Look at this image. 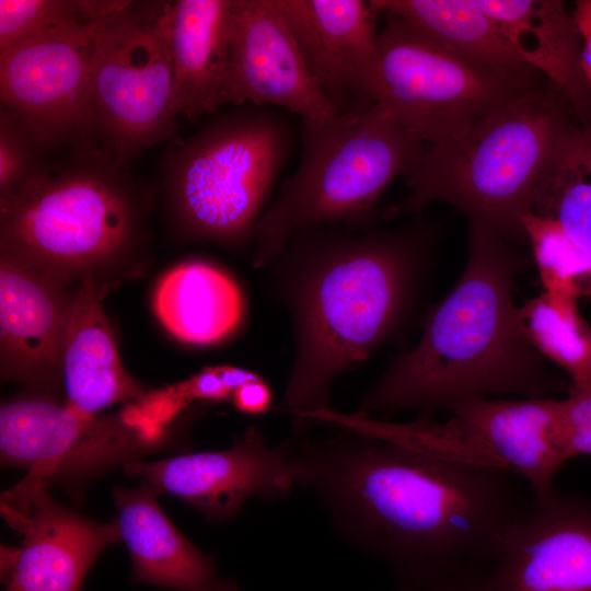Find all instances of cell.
Wrapping results in <instances>:
<instances>
[{
  "label": "cell",
  "instance_id": "1",
  "mask_svg": "<svg viewBox=\"0 0 591 591\" xmlns=\"http://www.w3.org/2000/svg\"><path fill=\"white\" fill-rule=\"evenodd\" d=\"M303 473L345 534L407 581L488 567L532 494L515 474L344 434L298 444Z\"/></svg>",
  "mask_w": 591,
  "mask_h": 591
},
{
  "label": "cell",
  "instance_id": "2",
  "mask_svg": "<svg viewBox=\"0 0 591 591\" xmlns=\"http://www.w3.org/2000/svg\"><path fill=\"white\" fill-rule=\"evenodd\" d=\"M438 234L437 223L419 219L393 231L315 227L296 233L268 266L269 290L293 325L280 407L294 430L332 408L331 386L341 372L403 329Z\"/></svg>",
  "mask_w": 591,
  "mask_h": 591
},
{
  "label": "cell",
  "instance_id": "3",
  "mask_svg": "<svg viewBox=\"0 0 591 591\" xmlns=\"http://www.w3.org/2000/svg\"><path fill=\"white\" fill-rule=\"evenodd\" d=\"M468 258L453 290L428 313L419 341L398 354L356 413L439 409L495 395L549 397L570 382L551 373L515 322V274L525 259L513 242L470 224Z\"/></svg>",
  "mask_w": 591,
  "mask_h": 591
},
{
  "label": "cell",
  "instance_id": "4",
  "mask_svg": "<svg viewBox=\"0 0 591 591\" xmlns=\"http://www.w3.org/2000/svg\"><path fill=\"white\" fill-rule=\"evenodd\" d=\"M69 152L0 198V248L78 283L141 245L157 188L101 146Z\"/></svg>",
  "mask_w": 591,
  "mask_h": 591
},
{
  "label": "cell",
  "instance_id": "5",
  "mask_svg": "<svg viewBox=\"0 0 591 591\" xmlns=\"http://www.w3.org/2000/svg\"><path fill=\"white\" fill-rule=\"evenodd\" d=\"M547 82L497 108L464 136L425 147L405 177L407 196L382 218L420 213L433 202L462 212L470 224L515 243L526 241L522 217L540 177L577 123Z\"/></svg>",
  "mask_w": 591,
  "mask_h": 591
},
{
  "label": "cell",
  "instance_id": "6",
  "mask_svg": "<svg viewBox=\"0 0 591 591\" xmlns=\"http://www.w3.org/2000/svg\"><path fill=\"white\" fill-rule=\"evenodd\" d=\"M424 148L376 102L326 121L302 120L298 167L255 227L253 266L268 267L305 229L373 227L382 218V195L414 170Z\"/></svg>",
  "mask_w": 591,
  "mask_h": 591
},
{
  "label": "cell",
  "instance_id": "7",
  "mask_svg": "<svg viewBox=\"0 0 591 591\" xmlns=\"http://www.w3.org/2000/svg\"><path fill=\"white\" fill-rule=\"evenodd\" d=\"M186 139L161 163L173 231L188 242L253 246L255 227L291 151L286 120L267 107L236 106Z\"/></svg>",
  "mask_w": 591,
  "mask_h": 591
},
{
  "label": "cell",
  "instance_id": "8",
  "mask_svg": "<svg viewBox=\"0 0 591 591\" xmlns=\"http://www.w3.org/2000/svg\"><path fill=\"white\" fill-rule=\"evenodd\" d=\"M448 412L452 417L443 422L418 418L398 424L335 410L331 422L437 457L509 471L526 484L535 499L555 490V476L570 460L561 399L485 397L456 404Z\"/></svg>",
  "mask_w": 591,
  "mask_h": 591
},
{
  "label": "cell",
  "instance_id": "9",
  "mask_svg": "<svg viewBox=\"0 0 591 591\" xmlns=\"http://www.w3.org/2000/svg\"><path fill=\"white\" fill-rule=\"evenodd\" d=\"M170 1H129L97 27L89 103L101 147L131 165L174 138L173 66L167 37Z\"/></svg>",
  "mask_w": 591,
  "mask_h": 591
},
{
  "label": "cell",
  "instance_id": "10",
  "mask_svg": "<svg viewBox=\"0 0 591 591\" xmlns=\"http://www.w3.org/2000/svg\"><path fill=\"white\" fill-rule=\"evenodd\" d=\"M380 15L376 103L424 147L464 136L497 108L535 90L456 56L396 15Z\"/></svg>",
  "mask_w": 591,
  "mask_h": 591
},
{
  "label": "cell",
  "instance_id": "11",
  "mask_svg": "<svg viewBox=\"0 0 591 591\" xmlns=\"http://www.w3.org/2000/svg\"><path fill=\"white\" fill-rule=\"evenodd\" d=\"M157 445L123 412L89 415L49 395L15 398L0 409L1 462L28 470L14 486L21 493L126 465Z\"/></svg>",
  "mask_w": 591,
  "mask_h": 591
},
{
  "label": "cell",
  "instance_id": "12",
  "mask_svg": "<svg viewBox=\"0 0 591 591\" xmlns=\"http://www.w3.org/2000/svg\"><path fill=\"white\" fill-rule=\"evenodd\" d=\"M102 20L0 51L1 108L16 115L48 152L100 146L90 111L89 74Z\"/></svg>",
  "mask_w": 591,
  "mask_h": 591
},
{
  "label": "cell",
  "instance_id": "13",
  "mask_svg": "<svg viewBox=\"0 0 591 591\" xmlns=\"http://www.w3.org/2000/svg\"><path fill=\"white\" fill-rule=\"evenodd\" d=\"M125 472L141 476L157 494L186 501L210 521H224L252 498H285L300 485L302 463L298 444L270 447L252 426L230 449L135 461L125 465Z\"/></svg>",
  "mask_w": 591,
  "mask_h": 591
},
{
  "label": "cell",
  "instance_id": "14",
  "mask_svg": "<svg viewBox=\"0 0 591 591\" xmlns=\"http://www.w3.org/2000/svg\"><path fill=\"white\" fill-rule=\"evenodd\" d=\"M483 591H591V498H532L486 570Z\"/></svg>",
  "mask_w": 591,
  "mask_h": 591
},
{
  "label": "cell",
  "instance_id": "15",
  "mask_svg": "<svg viewBox=\"0 0 591 591\" xmlns=\"http://www.w3.org/2000/svg\"><path fill=\"white\" fill-rule=\"evenodd\" d=\"M228 104L280 107L314 123L337 114L274 0H233Z\"/></svg>",
  "mask_w": 591,
  "mask_h": 591
},
{
  "label": "cell",
  "instance_id": "16",
  "mask_svg": "<svg viewBox=\"0 0 591 591\" xmlns=\"http://www.w3.org/2000/svg\"><path fill=\"white\" fill-rule=\"evenodd\" d=\"M72 285L1 250L0 359L3 379L48 391L62 384V354L78 288L73 290Z\"/></svg>",
  "mask_w": 591,
  "mask_h": 591
},
{
  "label": "cell",
  "instance_id": "17",
  "mask_svg": "<svg viewBox=\"0 0 591 591\" xmlns=\"http://www.w3.org/2000/svg\"><path fill=\"white\" fill-rule=\"evenodd\" d=\"M1 511L24 535L21 547L2 551L4 591H81L101 552L121 541L117 520H89L56 502L46 487L1 499Z\"/></svg>",
  "mask_w": 591,
  "mask_h": 591
},
{
  "label": "cell",
  "instance_id": "18",
  "mask_svg": "<svg viewBox=\"0 0 591 591\" xmlns=\"http://www.w3.org/2000/svg\"><path fill=\"white\" fill-rule=\"evenodd\" d=\"M337 113L378 97L380 16L371 1L274 0Z\"/></svg>",
  "mask_w": 591,
  "mask_h": 591
},
{
  "label": "cell",
  "instance_id": "19",
  "mask_svg": "<svg viewBox=\"0 0 591 591\" xmlns=\"http://www.w3.org/2000/svg\"><path fill=\"white\" fill-rule=\"evenodd\" d=\"M497 23L513 51L591 128V85L582 68V38L560 0H476Z\"/></svg>",
  "mask_w": 591,
  "mask_h": 591
},
{
  "label": "cell",
  "instance_id": "20",
  "mask_svg": "<svg viewBox=\"0 0 591 591\" xmlns=\"http://www.w3.org/2000/svg\"><path fill=\"white\" fill-rule=\"evenodd\" d=\"M232 4L233 0L170 2L167 37L178 117L194 121L228 104Z\"/></svg>",
  "mask_w": 591,
  "mask_h": 591
},
{
  "label": "cell",
  "instance_id": "21",
  "mask_svg": "<svg viewBox=\"0 0 591 591\" xmlns=\"http://www.w3.org/2000/svg\"><path fill=\"white\" fill-rule=\"evenodd\" d=\"M155 496L147 483L137 489L113 491L132 580L176 591H240L233 582L218 578L213 560L176 529Z\"/></svg>",
  "mask_w": 591,
  "mask_h": 591
},
{
  "label": "cell",
  "instance_id": "22",
  "mask_svg": "<svg viewBox=\"0 0 591 591\" xmlns=\"http://www.w3.org/2000/svg\"><path fill=\"white\" fill-rule=\"evenodd\" d=\"M61 381L65 403L89 415L118 403L136 404L148 394L123 367L93 276L83 278L77 288L62 354Z\"/></svg>",
  "mask_w": 591,
  "mask_h": 591
},
{
  "label": "cell",
  "instance_id": "23",
  "mask_svg": "<svg viewBox=\"0 0 591 591\" xmlns=\"http://www.w3.org/2000/svg\"><path fill=\"white\" fill-rule=\"evenodd\" d=\"M153 309L164 328L178 340L210 346L241 327L245 299L230 274L197 258L174 266L160 279Z\"/></svg>",
  "mask_w": 591,
  "mask_h": 591
},
{
  "label": "cell",
  "instance_id": "24",
  "mask_svg": "<svg viewBox=\"0 0 591 591\" xmlns=\"http://www.w3.org/2000/svg\"><path fill=\"white\" fill-rule=\"evenodd\" d=\"M375 10L396 15L456 56L528 89L542 76L513 51L497 23L476 0H371Z\"/></svg>",
  "mask_w": 591,
  "mask_h": 591
},
{
  "label": "cell",
  "instance_id": "25",
  "mask_svg": "<svg viewBox=\"0 0 591 591\" xmlns=\"http://www.w3.org/2000/svg\"><path fill=\"white\" fill-rule=\"evenodd\" d=\"M531 212L556 222L591 264V128L577 121L535 187Z\"/></svg>",
  "mask_w": 591,
  "mask_h": 591
},
{
  "label": "cell",
  "instance_id": "26",
  "mask_svg": "<svg viewBox=\"0 0 591 591\" xmlns=\"http://www.w3.org/2000/svg\"><path fill=\"white\" fill-rule=\"evenodd\" d=\"M579 301L542 292L517 306L515 322L528 343L560 367L571 386L591 387V326Z\"/></svg>",
  "mask_w": 591,
  "mask_h": 591
},
{
  "label": "cell",
  "instance_id": "27",
  "mask_svg": "<svg viewBox=\"0 0 591 591\" xmlns=\"http://www.w3.org/2000/svg\"><path fill=\"white\" fill-rule=\"evenodd\" d=\"M120 0H0V51L45 35L105 19Z\"/></svg>",
  "mask_w": 591,
  "mask_h": 591
},
{
  "label": "cell",
  "instance_id": "28",
  "mask_svg": "<svg viewBox=\"0 0 591 591\" xmlns=\"http://www.w3.org/2000/svg\"><path fill=\"white\" fill-rule=\"evenodd\" d=\"M521 222L543 291L577 301H591V264L560 227L531 211L522 217Z\"/></svg>",
  "mask_w": 591,
  "mask_h": 591
},
{
  "label": "cell",
  "instance_id": "29",
  "mask_svg": "<svg viewBox=\"0 0 591 591\" xmlns=\"http://www.w3.org/2000/svg\"><path fill=\"white\" fill-rule=\"evenodd\" d=\"M48 151L12 112L0 111V198L15 192L48 161Z\"/></svg>",
  "mask_w": 591,
  "mask_h": 591
},
{
  "label": "cell",
  "instance_id": "30",
  "mask_svg": "<svg viewBox=\"0 0 591 591\" xmlns=\"http://www.w3.org/2000/svg\"><path fill=\"white\" fill-rule=\"evenodd\" d=\"M566 393L561 413L569 456L591 455V387L569 385Z\"/></svg>",
  "mask_w": 591,
  "mask_h": 591
},
{
  "label": "cell",
  "instance_id": "31",
  "mask_svg": "<svg viewBox=\"0 0 591 591\" xmlns=\"http://www.w3.org/2000/svg\"><path fill=\"white\" fill-rule=\"evenodd\" d=\"M486 570L473 568L444 577L408 581L402 591H483Z\"/></svg>",
  "mask_w": 591,
  "mask_h": 591
},
{
  "label": "cell",
  "instance_id": "32",
  "mask_svg": "<svg viewBox=\"0 0 591 591\" xmlns=\"http://www.w3.org/2000/svg\"><path fill=\"white\" fill-rule=\"evenodd\" d=\"M231 402L241 413L262 415L269 410L273 393L269 385L260 378L237 389L233 393Z\"/></svg>",
  "mask_w": 591,
  "mask_h": 591
},
{
  "label": "cell",
  "instance_id": "33",
  "mask_svg": "<svg viewBox=\"0 0 591 591\" xmlns=\"http://www.w3.org/2000/svg\"><path fill=\"white\" fill-rule=\"evenodd\" d=\"M192 399L221 402L231 399L232 393L224 384L219 368H208L186 383Z\"/></svg>",
  "mask_w": 591,
  "mask_h": 591
},
{
  "label": "cell",
  "instance_id": "34",
  "mask_svg": "<svg viewBox=\"0 0 591 591\" xmlns=\"http://www.w3.org/2000/svg\"><path fill=\"white\" fill-rule=\"evenodd\" d=\"M582 38V68L591 85V0H578L571 12Z\"/></svg>",
  "mask_w": 591,
  "mask_h": 591
}]
</instances>
